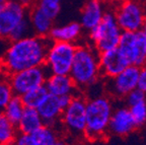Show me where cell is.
<instances>
[{
  "instance_id": "1",
  "label": "cell",
  "mask_w": 146,
  "mask_h": 145,
  "mask_svg": "<svg viewBox=\"0 0 146 145\" xmlns=\"http://www.w3.org/2000/svg\"><path fill=\"white\" fill-rule=\"evenodd\" d=\"M49 44L48 38L36 35L7 42L0 55V73L9 76L18 71L44 65Z\"/></svg>"
},
{
  "instance_id": "2",
  "label": "cell",
  "mask_w": 146,
  "mask_h": 145,
  "mask_svg": "<svg viewBox=\"0 0 146 145\" xmlns=\"http://www.w3.org/2000/svg\"><path fill=\"white\" fill-rule=\"evenodd\" d=\"M100 53L89 44H77L69 75L79 91L92 87L102 78Z\"/></svg>"
},
{
  "instance_id": "3",
  "label": "cell",
  "mask_w": 146,
  "mask_h": 145,
  "mask_svg": "<svg viewBox=\"0 0 146 145\" xmlns=\"http://www.w3.org/2000/svg\"><path fill=\"white\" fill-rule=\"evenodd\" d=\"M114 111L111 96L98 94L86 100V126L84 138L89 141L100 140L109 134V123Z\"/></svg>"
},
{
  "instance_id": "4",
  "label": "cell",
  "mask_w": 146,
  "mask_h": 145,
  "mask_svg": "<svg viewBox=\"0 0 146 145\" xmlns=\"http://www.w3.org/2000/svg\"><path fill=\"white\" fill-rule=\"evenodd\" d=\"M123 31L119 27L114 10L107 9L103 19L94 29L88 32L89 45L103 53L118 47Z\"/></svg>"
},
{
  "instance_id": "5",
  "label": "cell",
  "mask_w": 146,
  "mask_h": 145,
  "mask_svg": "<svg viewBox=\"0 0 146 145\" xmlns=\"http://www.w3.org/2000/svg\"><path fill=\"white\" fill-rule=\"evenodd\" d=\"M86 98L78 92L63 110L60 124L64 131L73 138H84L86 126Z\"/></svg>"
},
{
  "instance_id": "6",
  "label": "cell",
  "mask_w": 146,
  "mask_h": 145,
  "mask_svg": "<svg viewBox=\"0 0 146 145\" xmlns=\"http://www.w3.org/2000/svg\"><path fill=\"white\" fill-rule=\"evenodd\" d=\"M76 47L77 44L50 41L44 64L49 73L68 75L74 59Z\"/></svg>"
},
{
  "instance_id": "7",
  "label": "cell",
  "mask_w": 146,
  "mask_h": 145,
  "mask_svg": "<svg viewBox=\"0 0 146 145\" xmlns=\"http://www.w3.org/2000/svg\"><path fill=\"white\" fill-rule=\"evenodd\" d=\"M113 10L123 32H139L146 23L144 3L141 0H125L115 5Z\"/></svg>"
},
{
  "instance_id": "8",
  "label": "cell",
  "mask_w": 146,
  "mask_h": 145,
  "mask_svg": "<svg viewBox=\"0 0 146 145\" xmlns=\"http://www.w3.org/2000/svg\"><path fill=\"white\" fill-rule=\"evenodd\" d=\"M49 75L48 69L42 65L13 73L8 76V80L14 95L21 96L29 90L44 85Z\"/></svg>"
},
{
  "instance_id": "9",
  "label": "cell",
  "mask_w": 146,
  "mask_h": 145,
  "mask_svg": "<svg viewBox=\"0 0 146 145\" xmlns=\"http://www.w3.org/2000/svg\"><path fill=\"white\" fill-rule=\"evenodd\" d=\"M117 48L130 65L142 67L146 64V43L140 32H123Z\"/></svg>"
},
{
  "instance_id": "10",
  "label": "cell",
  "mask_w": 146,
  "mask_h": 145,
  "mask_svg": "<svg viewBox=\"0 0 146 145\" xmlns=\"http://www.w3.org/2000/svg\"><path fill=\"white\" fill-rule=\"evenodd\" d=\"M139 70L140 67L129 65L116 76L108 78L106 89L109 93V96L123 100L128 93L137 88Z\"/></svg>"
},
{
  "instance_id": "11",
  "label": "cell",
  "mask_w": 146,
  "mask_h": 145,
  "mask_svg": "<svg viewBox=\"0 0 146 145\" xmlns=\"http://www.w3.org/2000/svg\"><path fill=\"white\" fill-rule=\"evenodd\" d=\"M29 16V8L19 2L5 1L0 9V41L8 42L10 34Z\"/></svg>"
},
{
  "instance_id": "12",
  "label": "cell",
  "mask_w": 146,
  "mask_h": 145,
  "mask_svg": "<svg viewBox=\"0 0 146 145\" xmlns=\"http://www.w3.org/2000/svg\"><path fill=\"white\" fill-rule=\"evenodd\" d=\"M98 62H100V75L106 79L116 76L130 65L118 48L100 53Z\"/></svg>"
},
{
  "instance_id": "13",
  "label": "cell",
  "mask_w": 146,
  "mask_h": 145,
  "mask_svg": "<svg viewBox=\"0 0 146 145\" xmlns=\"http://www.w3.org/2000/svg\"><path fill=\"white\" fill-rule=\"evenodd\" d=\"M133 117L127 106L114 108L109 123V133L116 136H127L136 129Z\"/></svg>"
},
{
  "instance_id": "14",
  "label": "cell",
  "mask_w": 146,
  "mask_h": 145,
  "mask_svg": "<svg viewBox=\"0 0 146 145\" xmlns=\"http://www.w3.org/2000/svg\"><path fill=\"white\" fill-rule=\"evenodd\" d=\"M45 87L47 88L48 93L55 96H64V95L74 96L78 92H81L69 74H50L45 82Z\"/></svg>"
},
{
  "instance_id": "15",
  "label": "cell",
  "mask_w": 146,
  "mask_h": 145,
  "mask_svg": "<svg viewBox=\"0 0 146 145\" xmlns=\"http://www.w3.org/2000/svg\"><path fill=\"white\" fill-rule=\"evenodd\" d=\"M106 10L107 8L105 6V3L87 0L81 8L79 21H78L83 31L88 33L89 31L94 29L102 21Z\"/></svg>"
},
{
  "instance_id": "16",
  "label": "cell",
  "mask_w": 146,
  "mask_h": 145,
  "mask_svg": "<svg viewBox=\"0 0 146 145\" xmlns=\"http://www.w3.org/2000/svg\"><path fill=\"white\" fill-rule=\"evenodd\" d=\"M63 110L59 96H55L50 93L47 94L43 102L36 108V111L41 116L44 124L51 126H58V124H60Z\"/></svg>"
},
{
  "instance_id": "17",
  "label": "cell",
  "mask_w": 146,
  "mask_h": 145,
  "mask_svg": "<svg viewBox=\"0 0 146 145\" xmlns=\"http://www.w3.org/2000/svg\"><path fill=\"white\" fill-rule=\"evenodd\" d=\"M83 32L84 31L78 21H71L60 25H54L49 34L48 39L50 41L78 44V41L82 38Z\"/></svg>"
},
{
  "instance_id": "18",
  "label": "cell",
  "mask_w": 146,
  "mask_h": 145,
  "mask_svg": "<svg viewBox=\"0 0 146 145\" xmlns=\"http://www.w3.org/2000/svg\"><path fill=\"white\" fill-rule=\"evenodd\" d=\"M29 21L33 34L43 38H48L52 27H54V21L46 15L36 4L29 8Z\"/></svg>"
},
{
  "instance_id": "19",
  "label": "cell",
  "mask_w": 146,
  "mask_h": 145,
  "mask_svg": "<svg viewBox=\"0 0 146 145\" xmlns=\"http://www.w3.org/2000/svg\"><path fill=\"white\" fill-rule=\"evenodd\" d=\"M44 125L41 116L39 115L36 109L34 108H25L21 120L16 125L18 133L32 134L36 130Z\"/></svg>"
},
{
  "instance_id": "20",
  "label": "cell",
  "mask_w": 146,
  "mask_h": 145,
  "mask_svg": "<svg viewBox=\"0 0 146 145\" xmlns=\"http://www.w3.org/2000/svg\"><path fill=\"white\" fill-rule=\"evenodd\" d=\"M30 135L35 145H55L61 139L57 126L46 124Z\"/></svg>"
},
{
  "instance_id": "21",
  "label": "cell",
  "mask_w": 146,
  "mask_h": 145,
  "mask_svg": "<svg viewBox=\"0 0 146 145\" xmlns=\"http://www.w3.org/2000/svg\"><path fill=\"white\" fill-rule=\"evenodd\" d=\"M18 131L14 124H12L3 113H0V145H11Z\"/></svg>"
},
{
  "instance_id": "22",
  "label": "cell",
  "mask_w": 146,
  "mask_h": 145,
  "mask_svg": "<svg viewBox=\"0 0 146 145\" xmlns=\"http://www.w3.org/2000/svg\"><path fill=\"white\" fill-rule=\"evenodd\" d=\"M25 104H23V100H21V96L17 95H13V98L9 100V102L6 104L4 111L2 112L4 116L8 119L12 124L16 125L18 124L19 120H21V116H23V112H25Z\"/></svg>"
},
{
  "instance_id": "23",
  "label": "cell",
  "mask_w": 146,
  "mask_h": 145,
  "mask_svg": "<svg viewBox=\"0 0 146 145\" xmlns=\"http://www.w3.org/2000/svg\"><path fill=\"white\" fill-rule=\"evenodd\" d=\"M48 91L45 87V84L42 86H39L36 88H34L32 90H29L21 96L23 104L25 108H34L36 109L38 106L43 102L44 98L47 96Z\"/></svg>"
},
{
  "instance_id": "24",
  "label": "cell",
  "mask_w": 146,
  "mask_h": 145,
  "mask_svg": "<svg viewBox=\"0 0 146 145\" xmlns=\"http://www.w3.org/2000/svg\"><path fill=\"white\" fill-rule=\"evenodd\" d=\"M13 91L9 83L8 76L0 73V113L4 111L6 104L13 98Z\"/></svg>"
},
{
  "instance_id": "25",
  "label": "cell",
  "mask_w": 146,
  "mask_h": 145,
  "mask_svg": "<svg viewBox=\"0 0 146 145\" xmlns=\"http://www.w3.org/2000/svg\"><path fill=\"white\" fill-rule=\"evenodd\" d=\"M128 108L136 124V127L139 128L144 126L146 124V100L132 104Z\"/></svg>"
},
{
  "instance_id": "26",
  "label": "cell",
  "mask_w": 146,
  "mask_h": 145,
  "mask_svg": "<svg viewBox=\"0 0 146 145\" xmlns=\"http://www.w3.org/2000/svg\"><path fill=\"white\" fill-rule=\"evenodd\" d=\"M33 34L32 27H31L30 21H29V16L27 18H25L23 21L18 25H16L15 29L12 31V33L10 34L9 37V41H16V40H21L23 38H25L27 36H31Z\"/></svg>"
},
{
  "instance_id": "27",
  "label": "cell",
  "mask_w": 146,
  "mask_h": 145,
  "mask_svg": "<svg viewBox=\"0 0 146 145\" xmlns=\"http://www.w3.org/2000/svg\"><path fill=\"white\" fill-rule=\"evenodd\" d=\"M125 102L127 107H130L132 104H135L137 102H140L142 100H146V93H144L143 91H141L140 89L135 88L134 90H132L131 92H129L125 98Z\"/></svg>"
},
{
  "instance_id": "28",
  "label": "cell",
  "mask_w": 146,
  "mask_h": 145,
  "mask_svg": "<svg viewBox=\"0 0 146 145\" xmlns=\"http://www.w3.org/2000/svg\"><path fill=\"white\" fill-rule=\"evenodd\" d=\"M11 145H35L30 134L18 133Z\"/></svg>"
},
{
  "instance_id": "29",
  "label": "cell",
  "mask_w": 146,
  "mask_h": 145,
  "mask_svg": "<svg viewBox=\"0 0 146 145\" xmlns=\"http://www.w3.org/2000/svg\"><path fill=\"white\" fill-rule=\"evenodd\" d=\"M137 88L146 93V64L140 67L138 82H137Z\"/></svg>"
},
{
  "instance_id": "30",
  "label": "cell",
  "mask_w": 146,
  "mask_h": 145,
  "mask_svg": "<svg viewBox=\"0 0 146 145\" xmlns=\"http://www.w3.org/2000/svg\"><path fill=\"white\" fill-rule=\"evenodd\" d=\"M140 32V34L142 35V37H143V39H144V41H145V43H146V23H144V25L142 27V29L139 31Z\"/></svg>"
},
{
  "instance_id": "31",
  "label": "cell",
  "mask_w": 146,
  "mask_h": 145,
  "mask_svg": "<svg viewBox=\"0 0 146 145\" xmlns=\"http://www.w3.org/2000/svg\"><path fill=\"white\" fill-rule=\"evenodd\" d=\"M5 45H6V42H3V41H0V55L2 53L3 49H4Z\"/></svg>"
},
{
  "instance_id": "32",
  "label": "cell",
  "mask_w": 146,
  "mask_h": 145,
  "mask_svg": "<svg viewBox=\"0 0 146 145\" xmlns=\"http://www.w3.org/2000/svg\"><path fill=\"white\" fill-rule=\"evenodd\" d=\"M55 145H68V144H67V142L65 140H63V139H60V140L58 141V142L56 143Z\"/></svg>"
},
{
  "instance_id": "33",
  "label": "cell",
  "mask_w": 146,
  "mask_h": 145,
  "mask_svg": "<svg viewBox=\"0 0 146 145\" xmlns=\"http://www.w3.org/2000/svg\"><path fill=\"white\" fill-rule=\"evenodd\" d=\"M38 1H46V2H56V3L62 2V0H38Z\"/></svg>"
},
{
  "instance_id": "34",
  "label": "cell",
  "mask_w": 146,
  "mask_h": 145,
  "mask_svg": "<svg viewBox=\"0 0 146 145\" xmlns=\"http://www.w3.org/2000/svg\"><path fill=\"white\" fill-rule=\"evenodd\" d=\"M110 2H112V3H114L115 5H117V4H119V3H121V2H123V1H125V0H109Z\"/></svg>"
},
{
  "instance_id": "35",
  "label": "cell",
  "mask_w": 146,
  "mask_h": 145,
  "mask_svg": "<svg viewBox=\"0 0 146 145\" xmlns=\"http://www.w3.org/2000/svg\"><path fill=\"white\" fill-rule=\"evenodd\" d=\"M89 1H98V2H102V3H106L108 0H89Z\"/></svg>"
},
{
  "instance_id": "36",
  "label": "cell",
  "mask_w": 146,
  "mask_h": 145,
  "mask_svg": "<svg viewBox=\"0 0 146 145\" xmlns=\"http://www.w3.org/2000/svg\"><path fill=\"white\" fill-rule=\"evenodd\" d=\"M5 1H3V0H0V9H1V7H2V5L4 4Z\"/></svg>"
},
{
  "instance_id": "37",
  "label": "cell",
  "mask_w": 146,
  "mask_h": 145,
  "mask_svg": "<svg viewBox=\"0 0 146 145\" xmlns=\"http://www.w3.org/2000/svg\"><path fill=\"white\" fill-rule=\"evenodd\" d=\"M144 13H145V19H146V3H144Z\"/></svg>"
},
{
  "instance_id": "38",
  "label": "cell",
  "mask_w": 146,
  "mask_h": 145,
  "mask_svg": "<svg viewBox=\"0 0 146 145\" xmlns=\"http://www.w3.org/2000/svg\"><path fill=\"white\" fill-rule=\"evenodd\" d=\"M5 1H11V2H18L19 0H5Z\"/></svg>"
},
{
  "instance_id": "39",
  "label": "cell",
  "mask_w": 146,
  "mask_h": 145,
  "mask_svg": "<svg viewBox=\"0 0 146 145\" xmlns=\"http://www.w3.org/2000/svg\"><path fill=\"white\" fill-rule=\"evenodd\" d=\"M3 1H5V0H3Z\"/></svg>"
}]
</instances>
